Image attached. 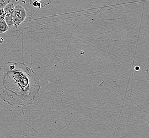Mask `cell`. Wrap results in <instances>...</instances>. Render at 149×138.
<instances>
[{
	"label": "cell",
	"instance_id": "1",
	"mask_svg": "<svg viewBox=\"0 0 149 138\" xmlns=\"http://www.w3.org/2000/svg\"><path fill=\"white\" fill-rule=\"evenodd\" d=\"M40 88L36 73L25 63L9 62L0 67V98L12 107L36 102Z\"/></svg>",
	"mask_w": 149,
	"mask_h": 138
},
{
	"label": "cell",
	"instance_id": "8",
	"mask_svg": "<svg viewBox=\"0 0 149 138\" xmlns=\"http://www.w3.org/2000/svg\"><path fill=\"white\" fill-rule=\"evenodd\" d=\"M147 122H148V124L149 126V111L148 114V116H147Z\"/></svg>",
	"mask_w": 149,
	"mask_h": 138
},
{
	"label": "cell",
	"instance_id": "5",
	"mask_svg": "<svg viewBox=\"0 0 149 138\" xmlns=\"http://www.w3.org/2000/svg\"><path fill=\"white\" fill-rule=\"evenodd\" d=\"M12 0H0V9L4 8L7 4L11 3Z\"/></svg>",
	"mask_w": 149,
	"mask_h": 138
},
{
	"label": "cell",
	"instance_id": "11",
	"mask_svg": "<svg viewBox=\"0 0 149 138\" xmlns=\"http://www.w3.org/2000/svg\"><path fill=\"white\" fill-rule=\"evenodd\" d=\"M35 1H42V0H35Z\"/></svg>",
	"mask_w": 149,
	"mask_h": 138
},
{
	"label": "cell",
	"instance_id": "9",
	"mask_svg": "<svg viewBox=\"0 0 149 138\" xmlns=\"http://www.w3.org/2000/svg\"><path fill=\"white\" fill-rule=\"evenodd\" d=\"M3 41H4V40L3 38L2 37H0V44H2L3 42Z\"/></svg>",
	"mask_w": 149,
	"mask_h": 138
},
{
	"label": "cell",
	"instance_id": "4",
	"mask_svg": "<svg viewBox=\"0 0 149 138\" xmlns=\"http://www.w3.org/2000/svg\"><path fill=\"white\" fill-rule=\"evenodd\" d=\"M9 27L4 20H0V34L6 33L9 30Z\"/></svg>",
	"mask_w": 149,
	"mask_h": 138
},
{
	"label": "cell",
	"instance_id": "6",
	"mask_svg": "<svg viewBox=\"0 0 149 138\" xmlns=\"http://www.w3.org/2000/svg\"><path fill=\"white\" fill-rule=\"evenodd\" d=\"M6 17V13L4 8L0 9V20H4Z\"/></svg>",
	"mask_w": 149,
	"mask_h": 138
},
{
	"label": "cell",
	"instance_id": "3",
	"mask_svg": "<svg viewBox=\"0 0 149 138\" xmlns=\"http://www.w3.org/2000/svg\"><path fill=\"white\" fill-rule=\"evenodd\" d=\"M15 9V5L13 3L11 2L7 4L4 8V10L6 13V17L4 20L8 25L9 28L13 27V13Z\"/></svg>",
	"mask_w": 149,
	"mask_h": 138
},
{
	"label": "cell",
	"instance_id": "2",
	"mask_svg": "<svg viewBox=\"0 0 149 138\" xmlns=\"http://www.w3.org/2000/svg\"><path fill=\"white\" fill-rule=\"evenodd\" d=\"M27 17V12L23 6L17 4L15 6L13 13V27L17 28Z\"/></svg>",
	"mask_w": 149,
	"mask_h": 138
},
{
	"label": "cell",
	"instance_id": "7",
	"mask_svg": "<svg viewBox=\"0 0 149 138\" xmlns=\"http://www.w3.org/2000/svg\"><path fill=\"white\" fill-rule=\"evenodd\" d=\"M32 4H33V6L35 8H40L41 6V3L40 2V1H38L34 0Z\"/></svg>",
	"mask_w": 149,
	"mask_h": 138
},
{
	"label": "cell",
	"instance_id": "10",
	"mask_svg": "<svg viewBox=\"0 0 149 138\" xmlns=\"http://www.w3.org/2000/svg\"><path fill=\"white\" fill-rule=\"evenodd\" d=\"M139 69H140V68L139 67V66H135V70H139Z\"/></svg>",
	"mask_w": 149,
	"mask_h": 138
}]
</instances>
